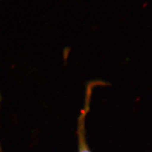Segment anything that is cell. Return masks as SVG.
Returning a JSON list of instances; mask_svg holds the SVG:
<instances>
[{
    "mask_svg": "<svg viewBox=\"0 0 152 152\" xmlns=\"http://www.w3.org/2000/svg\"><path fill=\"white\" fill-rule=\"evenodd\" d=\"M78 152H91L87 145L85 137L83 133L80 134L79 138V150Z\"/></svg>",
    "mask_w": 152,
    "mask_h": 152,
    "instance_id": "1",
    "label": "cell"
}]
</instances>
